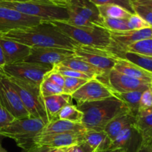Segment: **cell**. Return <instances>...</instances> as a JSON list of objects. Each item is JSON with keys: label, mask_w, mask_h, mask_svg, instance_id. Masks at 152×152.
Wrapping results in <instances>:
<instances>
[{"label": "cell", "mask_w": 152, "mask_h": 152, "mask_svg": "<svg viewBox=\"0 0 152 152\" xmlns=\"http://www.w3.org/2000/svg\"><path fill=\"white\" fill-rule=\"evenodd\" d=\"M0 37L13 40L30 48H56L74 50L78 43L65 36L51 22H44L30 28L15 30Z\"/></svg>", "instance_id": "obj_1"}, {"label": "cell", "mask_w": 152, "mask_h": 152, "mask_svg": "<svg viewBox=\"0 0 152 152\" xmlns=\"http://www.w3.org/2000/svg\"><path fill=\"white\" fill-rule=\"evenodd\" d=\"M77 107L83 113L82 124L86 130L103 131L113 119L129 111L126 105L114 96L84 102L77 105Z\"/></svg>", "instance_id": "obj_2"}, {"label": "cell", "mask_w": 152, "mask_h": 152, "mask_svg": "<svg viewBox=\"0 0 152 152\" xmlns=\"http://www.w3.org/2000/svg\"><path fill=\"white\" fill-rule=\"evenodd\" d=\"M51 22L60 32L79 45L105 50L112 45L111 33L103 27H77L60 21Z\"/></svg>", "instance_id": "obj_3"}, {"label": "cell", "mask_w": 152, "mask_h": 152, "mask_svg": "<svg viewBox=\"0 0 152 152\" xmlns=\"http://www.w3.org/2000/svg\"><path fill=\"white\" fill-rule=\"evenodd\" d=\"M45 123L39 119L28 117L14 119L10 124L0 128V137L13 140L25 151L34 147V140L44 129Z\"/></svg>", "instance_id": "obj_4"}, {"label": "cell", "mask_w": 152, "mask_h": 152, "mask_svg": "<svg viewBox=\"0 0 152 152\" xmlns=\"http://www.w3.org/2000/svg\"><path fill=\"white\" fill-rule=\"evenodd\" d=\"M0 6L13 9L24 14L39 18L47 22H67L68 20L67 7L56 5L48 0L0 1Z\"/></svg>", "instance_id": "obj_5"}, {"label": "cell", "mask_w": 152, "mask_h": 152, "mask_svg": "<svg viewBox=\"0 0 152 152\" xmlns=\"http://www.w3.org/2000/svg\"><path fill=\"white\" fill-rule=\"evenodd\" d=\"M13 88L22 101L30 117L42 120L45 125L48 123L47 114L45 109L39 90V86L25 83L14 78L8 77Z\"/></svg>", "instance_id": "obj_6"}, {"label": "cell", "mask_w": 152, "mask_h": 152, "mask_svg": "<svg viewBox=\"0 0 152 152\" xmlns=\"http://www.w3.org/2000/svg\"><path fill=\"white\" fill-rule=\"evenodd\" d=\"M53 67L35 62H22L5 65L3 67V73L7 77L14 78L25 83L40 86L45 76L50 71Z\"/></svg>", "instance_id": "obj_7"}, {"label": "cell", "mask_w": 152, "mask_h": 152, "mask_svg": "<svg viewBox=\"0 0 152 152\" xmlns=\"http://www.w3.org/2000/svg\"><path fill=\"white\" fill-rule=\"evenodd\" d=\"M74 51L76 56L98 68L103 73V77L96 78L101 82H103L107 78L110 71L114 69L117 61L116 56L109 50L105 49L78 45L75 47Z\"/></svg>", "instance_id": "obj_8"}, {"label": "cell", "mask_w": 152, "mask_h": 152, "mask_svg": "<svg viewBox=\"0 0 152 152\" xmlns=\"http://www.w3.org/2000/svg\"><path fill=\"white\" fill-rule=\"evenodd\" d=\"M0 104L14 119L30 117L20 96L14 89L8 77L4 74L0 78Z\"/></svg>", "instance_id": "obj_9"}, {"label": "cell", "mask_w": 152, "mask_h": 152, "mask_svg": "<svg viewBox=\"0 0 152 152\" xmlns=\"http://www.w3.org/2000/svg\"><path fill=\"white\" fill-rule=\"evenodd\" d=\"M44 21L39 18L0 6V35L15 30L30 28Z\"/></svg>", "instance_id": "obj_10"}, {"label": "cell", "mask_w": 152, "mask_h": 152, "mask_svg": "<svg viewBox=\"0 0 152 152\" xmlns=\"http://www.w3.org/2000/svg\"><path fill=\"white\" fill-rule=\"evenodd\" d=\"M74 55V50L68 49L56 48H31L30 55L25 62H35L53 67Z\"/></svg>", "instance_id": "obj_11"}, {"label": "cell", "mask_w": 152, "mask_h": 152, "mask_svg": "<svg viewBox=\"0 0 152 152\" xmlns=\"http://www.w3.org/2000/svg\"><path fill=\"white\" fill-rule=\"evenodd\" d=\"M113 96L111 88L98 79L94 78L86 82L75 93L71 95L77 105L84 102L100 100Z\"/></svg>", "instance_id": "obj_12"}, {"label": "cell", "mask_w": 152, "mask_h": 152, "mask_svg": "<svg viewBox=\"0 0 152 152\" xmlns=\"http://www.w3.org/2000/svg\"><path fill=\"white\" fill-rule=\"evenodd\" d=\"M113 92L144 91L149 88L150 83L133 77H128L112 69L103 82Z\"/></svg>", "instance_id": "obj_13"}, {"label": "cell", "mask_w": 152, "mask_h": 152, "mask_svg": "<svg viewBox=\"0 0 152 152\" xmlns=\"http://www.w3.org/2000/svg\"><path fill=\"white\" fill-rule=\"evenodd\" d=\"M84 134L65 133L49 135L39 134L34 138V147H45L48 148H71L74 145H78L80 142H84Z\"/></svg>", "instance_id": "obj_14"}, {"label": "cell", "mask_w": 152, "mask_h": 152, "mask_svg": "<svg viewBox=\"0 0 152 152\" xmlns=\"http://www.w3.org/2000/svg\"><path fill=\"white\" fill-rule=\"evenodd\" d=\"M112 45L108 49L111 53L123 51L133 43L152 38V28L129 31L122 33H111Z\"/></svg>", "instance_id": "obj_15"}, {"label": "cell", "mask_w": 152, "mask_h": 152, "mask_svg": "<svg viewBox=\"0 0 152 152\" xmlns=\"http://www.w3.org/2000/svg\"><path fill=\"white\" fill-rule=\"evenodd\" d=\"M143 144V139L134 125L126 128L111 142V148L123 152H137Z\"/></svg>", "instance_id": "obj_16"}, {"label": "cell", "mask_w": 152, "mask_h": 152, "mask_svg": "<svg viewBox=\"0 0 152 152\" xmlns=\"http://www.w3.org/2000/svg\"><path fill=\"white\" fill-rule=\"evenodd\" d=\"M0 44L5 65L25 62L31 53V48L8 39L0 37Z\"/></svg>", "instance_id": "obj_17"}, {"label": "cell", "mask_w": 152, "mask_h": 152, "mask_svg": "<svg viewBox=\"0 0 152 152\" xmlns=\"http://www.w3.org/2000/svg\"><path fill=\"white\" fill-rule=\"evenodd\" d=\"M67 7L75 11L95 25L103 27V18L99 13L98 7L89 0H70Z\"/></svg>", "instance_id": "obj_18"}, {"label": "cell", "mask_w": 152, "mask_h": 152, "mask_svg": "<svg viewBox=\"0 0 152 152\" xmlns=\"http://www.w3.org/2000/svg\"><path fill=\"white\" fill-rule=\"evenodd\" d=\"M86 131L87 130L82 123H72L67 120L56 119L48 123L39 134L49 135L65 133L84 134Z\"/></svg>", "instance_id": "obj_19"}, {"label": "cell", "mask_w": 152, "mask_h": 152, "mask_svg": "<svg viewBox=\"0 0 152 152\" xmlns=\"http://www.w3.org/2000/svg\"><path fill=\"white\" fill-rule=\"evenodd\" d=\"M116 58H117V61L114 67V69L115 71L128 77L142 80L150 84L152 83V74L151 73L126 59L117 57V56Z\"/></svg>", "instance_id": "obj_20"}, {"label": "cell", "mask_w": 152, "mask_h": 152, "mask_svg": "<svg viewBox=\"0 0 152 152\" xmlns=\"http://www.w3.org/2000/svg\"><path fill=\"white\" fill-rule=\"evenodd\" d=\"M42 101L49 123L57 119L58 114L62 108L72 104V97L71 95L62 94L42 97Z\"/></svg>", "instance_id": "obj_21"}, {"label": "cell", "mask_w": 152, "mask_h": 152, "mask_svg": "<svg viewBox=\"0 0 152 152\" xmlns=\"http://www.w3.org/2000/svg\"><path fill=\"white\" fill-rule=\"evenodd\" d=\"M136 116L130 111L123 113L113 119L107 124L104 129V132L107 134L112 142L124 129L134 125Z\"/></svg>", "instance_id": "obj_22"}, {"label": "cell", "mask_w": 152, "mask_h": 152, "mask_svg": "<svg viewBox=\"0 0 152 152\" xmlns=\"http://www.w3.org/2000/svg\"><path fill=\"white\" fill-rule=\"evenodd\" d=\"M84 142L96 152H103L111 148V140L104 131L87 130Z\"/></svg>", "instance_id": "obj_23"}, {"label": "cell", "mask_w": 152, "mask_h": 152, "mask_svg": "<svg viewBox=\"0 0 152 152\" xmlns=\"http://www.w3.org/2000/svg\"><path fill=\"white\" fill-rule=\"evenodd\" d=\"M60 64L67 67V68H69L71 69L74 70V71H79V72H81L83 74H86V75L90 76L92 78H99V77L104 76V74L100 70L95 68L88 62H85L84 60L77 57L75 55L71 56V57L68 58L65 61L61 62Z\"/></svg>", "instance_id": "obj_24"}, {"label": "cell", "mask_w": 152, "mask_h": 152, "mask_svg": "<svg viewBox=\"0 0 152 152\" xmlns=\"http://www.w3.org/2000/svg\"><path fill=\"white\" fill-rule=\"evenodd\" d=\"M135 127L140 133L144 142L152 140V109L138 111L136 115Z\"/></svg>", "instance_id": "obj_25"}, {"label": "cell", "mask_w": 152, "mask_h": 152, "mask_svg": "<svg viewBox=\"0 0 152 152\" xmlns=\"http://www.w3.org/2000/svg\"><path fill=\"white\" fill-rule=\"evenodd\" d=\"M143 91H129V92H113L112 94L117 99L123 102L129 108V111L134 114H137L139 111L140 100Z\"/></svg>", "instance_id": "obj_26"}, {"label": "cell", "mask_w": 152, "mask_h": 152, "mask_svg": "<svg viewBox=\"0 0 152 152\" xmlns=\"http://www.w3.org/2000/svg\"><path fill=\"white\" fill-rule=\"evenodd\" d=\"M111 53L117 57L126 59V60L138 65L140 68H143L144 70L152 74L151 56H143V55L137 54V53H132V52L129 51H117Z\"/></svg>", "instance_id": "obj_27"}, {"label": "cell", "mask_w": 152, "mask_h": 152, "mask_svg": "<svg viewBox=\"0 0 152 152\" xmlns=\"http://www.w3.org/2000/svg\"><path fill=\"white\" fill-rule=\"evenodd\" d=\"M99 13L102 18L128 19L132 13L117 4H103L97 6Z\"/></svg>", "instance_id": "obj_28"}, {"label": "cell", "mask_w": 152, "mask_h": 152, "mask_svg": "<svg viewBox=\"0 0 152 152\" xmlns=\"http://www.w3.org/2000/svg\"><path fill=\"white\" fill-rule=\"evenodd\" d=\"M83 117V113L78 109L77 105L69 104L61 109L57 116V119L67 120L72 123H82Z\"/></svg>", "instance_id": "obj_29"}, {"label": "cell", "mask_w": 152, "mask_h": 152, "mask_svg": "<svg viewBox=\"0 0 152 152\" xmlns=\"http://www.w3.org/2000/svg\"><path fill=\"white\" fill-rule=\"evenodd\" d=\"M123 51H129L152 57V38L137 42L128 46Z\"/></svg>", "instance_id": "obj_30"}, {"label": "cell", "mask_w": 152, "mask_h": 152, "mask_svg": "<svg viewBox=\"0 0 152 152\" xmlns=\"http://www.w3.org/2000/svg\"><path fill=\"white\" fill-rule=\"evenodd\" d=\"M103 27L110 33H122L130 31L127 19L104 18Z\"/></svg>", "instance_id": "obj_31"}, {"label": "cell", "mask_w": 152, "mask_h": 152, "mask_svg": "<svg viewBox=\"0 0 152 152\" xmlns=\"http://www.w3.org/2000/svg\"><path fill=\"white\" fill-rule=\"evenodd\" d=\"M39 90L41 96L42 97L64 94L63 89L62 88L53 84V83L45 78L41 83V84H40Z\"/></svg>", "instance_id": "obj_32"}, {"label": "cell", "mask_w": 152, "mask_h": 152, "mask_svg": "<svg viewBox=\"0 0 152 152\" xmlns=\"http://www.w3.org/2000/svg\"><path fill=\"white\" fill-rule=\"evenodd\" d=\"M64 78H65V84L63 87V93L71 96L86 82L88 81V80L74 78V77H64Z\"/></svg>", "instance_id": "obj_33"}, {"label": "cell", "mask_w": 152, "mask_h": 152, "mask_svg": "<svg viewBox=\"0 0 152 152\" xmlns=\"http://www.w3.org/2000/svg\"><path fill=\"white\" fill-rule=\"evenodd\" d=\"M53 69L57 71L58 73H59L64 77H74V78L83 79V80H90L91 79H94L91 77L90 76L86 75V74L79 72V71H74V70L71 69L69 68H67V67L64 66V65H61V64L54 65L53 67Z\"/></svg>", "instance_id": "obj_34"}, {"label": "cell", "mask_w": 152, "mask_h": 152, "mask_svg": "<svg viewBox=\"0 0 152 152\" xmlns=\"http://www.w3.org/2000/svg\"><path fill=\"white\" fill-rule=\"evenodd\" d=\"M89 1L93 2L96 6L103 5V4H117L127 10L132 14L135 13L132 0H89Z\"/></svg>", "instance_id": "obj_35"}, {"label": "cell", "mask_w": 152, "mask_h": 152, "mask_svg": "<svg viewBox=\"0 0 152 152\" xmlns=\"http://www.w3.org/2000/svg\"><path fill=\"white\" fill-rule=\"evenodd\" d=\"M128 26L130 31H135V30H141L144 28H151L150 25L142 19L141 16L137 13H134L129 16L127 19Z\"/></svg>", "instance_id": "obj_36"}, {"label": "cell", "mask_w": 152, "mask_h": 152, "mask_svg": "<svg viewBox=\"0 0 152 152\" xmlns=\"http://www.w3.org/2000/svg\"><path fill=\"white\" fill-rule=\"evenodd\" d=\"M134 13L142 18L152 28V9L140 4H133Z\"/></svg>", "instance_id": "obj_37"}, {"label": "cell", "mask_w": 152, "mask_h": 152, "mask_svg": "<svg viewBox=\"0 0 152 152\" xmlns=\"http://www.w3.org/2000/svg\"><path fill=\"white\" fill-rule=\"evenodd\" d=\"M149 109H152V91L150 87L148 89L144 91L141 95L139 111Z\"/></svg>", "instance_id": "obj_38"}, {"label": "cell", "mask_w": 152, "mask_h": 152, "mask_svg": "<svg viewBox=\"0 0 152 152\" xmlns=\"http://www.w3.org/2000/svg\"><path fill=\"white\" fill-rule=\"evenodd\" d=\"M45 79L49 80V81H50L51 83H53V84L59 86V87H61L63 89L64 84H65V78H64L63 76L61 75L59 73H58L57 71L53 70V68H52L51 71H49V72L45 76Z\"/></svg>", "instance_id": "obj_39"}, {"label": "cell", "mask_w": 152, "mask_h": 152, "mask_svg": "<svg viewBox=\"0 0 152 152\" xmlns=\"http://www.w3.org/2000/svg\"><path fill=\"white\" fill-rule=\"evenodd\" d=\"M13 120L14 117L0 104V128L10 124Z\"/></svg>", "instance_id": "obj_40"}, {"label": "cell", "mask_w": 152, "mask_h": 152, "mask_svg": "<svg viewBox=\"0 0 152 152\" xmlns=\"http://www.w3.org/2000/svg\"><path fill=\"white\" fill-rule=\"evenodd\" d=\"M68 152H96L94 151L88 144L85 142H80L78 145L71 147Z\"/></svg>", "instance_id": "obj_41"}, {"label": "cell", "mask_w": 152, "mask_h": 152, "mask_svg": "<svg viewBox=\"0 0 152 152\" xmlns=\"http://www.w3.org/2000/svg\"><path fill=\"white\" fill-rule=\"evenodd\" d=\"M132 3L146 6V7L152 9V0H132Z\"/></svg>", "instance_id": "obj_42"}, {"label": "cell", "mask_w": 152, "mask_h": 152, "mask_svg": "<svg viewBox=\"0 0 152 152\" xmlns=\"http://www.w3.org/2000/svg\"><path fill=\"white\" fill-rule=\"evenodd\" d=\"M137 152H152L151 142H144L141 148Z\"/></svg>", "instance_id": "obj_43"}, {"label": "cell", "mask_w": 152, "mask_h": 152, "mask_svg": "<svg viewBox=\"0 0 152 152\" xmlns=\"http://www.w3.org/2000/svg\"><path fill=\"white\" fill-rule=\"evenodd\" d=\"M49 1H50L53 4H56V5H60V6H64V7H67L68 2L70 1V0H48Z\"/></svg>", "instance_id": "obj_44"}, {"label": "cell", "mask_w": 152, "mask_h": 152, "mask_svg": "<svg viewBox=\"0 0 152 152\" xmlns=\"http://www.w3.org/2000/svg\"><path fill=\"white\" fill-rule=\"evenodd\" d=\"M49 148H45V147H37L34 146L33 148H31V149H29L28 151L25 152H47Z\"/></svg>", "instance_id": "obj_45"}, {"label": "cell", "mask_w": 152, "mask_h": 152, "mask_svg": "<svg viewBox=\"0 0 152 152\" xmlns=\"http://www.w3.org/2000/svg\"><path fill=\"white\" fill-rule=\"evenodd\" d=\"M71 148H49L47 152H68Z\"/></svg>", "instance_id": "obj_46"}, {"label": "cell", "mask_w": 152, "mask_h": 152, "mask_svg": "<svg viewBox=\"0 0 152 152\" xmlns=\"http://www.w3.org/2000/svg\"><path fill=\"white\" fill-rule=\"evenodd\" d=\"M5 65V62H4V55H3L2 49H1V44H0V68H2Z\"/></svg>", "instance_id": "obj_47"}, {"label": "cell", "mask_w": 152, "mask_h": 152, "mask_svg": "<svg viewBox=\"0 0 152 152\" xmlns=\"http://www.w3.org/2000/svg\"><path fill=\"white\" fill-rule=\"evenodd\" d=\"M103 152H123L121 149H119V148H114V149H108L107 151H105Z\"/></svg>", "instance_id": "obj_48"}, {"label": "cell", "mask_w": 152, "mask_h": 152, "mask_svg": "<svg viewBox=\"0 0 152 152\" xmlns=\"http://www.w3.org/2000/svg\"><path fill=\"white\" fill-rule=\"evenodd\" d=\"M35 1V0H0V1Z\"/></svg>", "instance_id": "obj_49"}, {"label": "cell", "mask_w": 152, "mask_h": 152, "mask_svg": "<svg viewBox=\"0 0 152 152\" xmlns=\"http://www.w3.org/2000/svg\"><path fill=\"white\" fill-rule=\"evenodd\" d=\"M1 138V137H0ZM0 152H7V150L5 148H4L1 145V139H0Z\"/></svg>", "instance_id": "obj_50"}, {"label": "cell", "mask_w": 152, "mask_h": 152, "mask_svg": "<svg viewBox=\"0 0 152 152\" xmlns=\"http://www.w3.org/2000/svg\"><path fill=\"white\" fill-rule=\"evenodd\" d=\"M3 75H4V73H3L2 69H1V68H0V78H1Z\"/></svg>", "instance_id": "obj_51"}, {"label": "cell", "mask_w": 152, "mask_h": 152, "mask_svg": "<svg viewBox=\"0 0 152 152\" xmlns=\"http://www.w3.org/2000/svg\"><path fill=\"white\" fill-rule=\"evenodd\" d=\"M150 89H151V91H152V83L150 84Z\"/></svg>", "instance_id": "obj_52"}, {"label": "cell", "mask_w": 152, "mask_h": 152, "mask_svg": "<svg viewBox=\"0 0 152 152\" xmlns=\"http://www.w3.org/2000/svg\"><path fill=\"white\" fill-rule=\"evenodd\" d=\"M151 150H152V140L151 141Z\"/></svg>", "instance_id": "obj_53"}, {"label": "cell", "mask_w": 152, "mask_h": 152, "mask_svg": "<svg viewBox=\"0 0 152 152\" xmlns=\"http://www.w3.org/2000/svg\"></svg>", "instance_id": "obj_54"}]
</instances>
